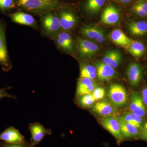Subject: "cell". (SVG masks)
<instances>
[{"mask_svg":"<svg viewBox=\"0 0 147 147\" xmlns=\"http://www.w3.org/2000/svg\"><path fill=\"white\" fill-rule=\"evenodd\" d=\"M40 15L42 34L50 39H54L62 31L57 13L56 10L49 11Z\"/></svg>","mask_w":147,"mask_h":147,"instance_id":"1","label":"cell"},{"mask_svg":"<svg viewBox=\"0 0 147 147\" xmlns=\"http://www.w3.org/2000/svg\"><path fill=\"white\" fill-rule=\"evenodd\" d=\"M16 5L24 10L40 14L59 9L60 3L59 2H47L43 0H16Z\"/></svg>","mask_w":147,"mask_h":147,"instance_id":"2","label":"cell"},{"mask_svg":"<svg viewBox=\"0 0 147 147\" xmlns=\"http://www.w3.org/2000/svg\"><path fill=\"white\" fill-rule=\"evenodd\" d=\"M5 23L0 19V65L3 71H8L12 68L7 45Z\"/></svg>","mask_w":147,"mask_h":147,"instance_id":"3","label":"cell"},{"mask_svg":"<svg viewBox=\"0 0 147 147\" xmlns=\"http://www.w3.org/2000/svg\"><path fill=\"white\" fill-rule=\"evenodd\" d=\"M108 96L111 104L115 107L125 105L127 100V94L125 88L119 84H112L109 87Z\"/></svg>","mask_w":147,"mask_h":147,"instance_id":"4","label":"cell"},{"mask_svg":"<svg viewBox=\"0 0 147 147\" xmlns=\"http://www.w3.org/2000/svg\"><path fill=\"white\" fill-rule=\"evenodd\" d=\"M28 127L31 135L30 144L33 147L39 144L47 135H51L53 133L50 129L45 128L38 122L29 124Z\"/></svg>","mask_w":147,"mask_h":147,"instance_id":"5","label":"cell"},{"mask_svg":"<svg viewBox=\"0 0 147 147\" xmlns=\"http://www.w3.org/2000/svg\"><path fill=\"white\" fill-rule=\"evenodd\" d=\"M76 49L79 56L82 58L94 56L100 49L96 43L82 38H78L76 39Z\"/></svg>","mask_w":147,"mask_h":147,"instance_id":"6","label":"cell"},{"mask_svg":"<svg viewBox=\"0 0 147 147\" xmlns=\"http://www.w3.org/2000/svg\"><path fill=\"white\" fill-rule=\"evenodd\" d=\"M58 49L67 53H73L75 48V42L71 34L61 31L53 39Z\"/></svg>","mask_w":147,"mask_h":147,"instance_id":"7","label":"cell"},{"mask_svg":"<svg viewBox=\"0 0 147 147\" xmlns=\"http://www.w3.org/2000/svg\"><path fill=\"white\" fill-rule=\"evenodd\" d=\"M0 141L9 144H28L24 135L14 127L10 126L0 133Z\"/></svg>","mask_w":147,"mask_h":147,"instance_id":"8","label":"cell"},{"mask_svg":"<svg viewBox=\"0 0 147 147\" xmlns=\"http://www.w3.org/2000/svg\"><path fill=\"white\" fill-rule=\"evenodd\" d=\"M101 125L117 140L119 141L123 140L124 137L121 131L118 118L111 116L105 117L101 121Z\"/></svg>","mask_w":147,"mask_h":147,"instance_id":"9","label":"cell"},{"mask_svg":"<svg viewBox=\"0 0 147 147\" xmlns=\"http://www.w3.org/2000/svg\"><path fill=\"white\" fill-rule=\"evenodd\" d=\"M57 13L61 30L68 31L73 29L78 21V18L73 12L65 9H62Z\"/></svg>","mask_w":147,"mask_h":147,"instance_id":"10","label":"cell"},{"mask_svg":"<svg viewBox=\"0 0 147 147\" xmlns=\"http://www.w3.org/2000/svg\"><path fill=\"white\" fill-rule=\"evenodd\" d=\"M79 33L84 36L100 43L104 42L106 38L104 30L95 26H84L80 29Z\"/></svg>","mask_w":147,"mask_h":147,"instance_id":"11","label":"cell"},{"mask_svg":"<svg viewBox=\"0 0 147 147\" xmlns=\"http://www.w3.org/2000/svg\"><path fill=\"white\" fill-rule=\"evenodd\" d=\"M9 16L11 21L14 23L31 27L36 29L38 28L36 20L29 13L18 11L9 14Z\"/></svg>","mask_w":147,"mask_h":147,"instance_id":"12","label":"cell"},{"mask_svg":"<svg viewBox=\"0 0 147 147\" xmlns=\"http://www.w3.org/2000/svg\"><path fill=\"white\" fill-rule=\"evenodd\" d=\"M129 109L131 113L139 117H144L146 114V108L142 97L137 92L131 95L130 98Z\"/></svg>","mask_w":147,"mask_h":147,"instance_id":"13","label":"cell"},{"mask_svg":"<svg viewBox=\"0 0 147 147\" xmlns=\"http://www.w3.org/2000/svg\"><path fill=\"white\" fill-rule=\"evenodd\" d=\"M120 18L119 11L117 7L110 5L105 9L101 15V21L107 25H113L118 22Z\"/></svg>","mask_w":147,"mask_h":147,"instance_id":"14","label":"cell"},{"mask_svg":"<svg viewBox=\"0 0 147 147\" xmlns=\"http://www.w3.org/2000/svg\"><path fill=\"white\" fill-rule=\"evenodd\" d=\"M96 86L97 85L92 79L80 77L77 83L76 96H77L83 95L91 94Z\"/></svg>","mask_w":147,"mask_h":147,"instance_id":"15","label":"cell"},{"mask_svg":"<svg viewBox=\"0 0 147 147\" xmlns=\"http://www.w3.org/2000/svg\"><path fill=\"white\" fill-rule=\"evenodd\" d=\"M96 69L98 78L101 81H109L115 75V68L102 62H97Z\"/></svg>","mask_w":147,"mask_h":147,"instance_id":"16","label":"cell"},{"mask_svg":"<svg viewBox=\"0 0 147 147\" xmlns=\"http://www.w3.org/2000/svg\"><path fill=\"white\" fill-rule=\"evenodd\" d=\"M129 82L131 86H136L139 84L142 77V69L141 66L137 63H130L126 71Z\"/></svg>","mask_w":147,"mask_h":147,"instance_id":"17","label":"cell"},{"mask_svg":"<svg viewBox=\"0 0 147 147\" xmlns=\"http://www.w3.org/2000/svg\"><path fill=\"white\" fill-rule=\"evenodd\" d=\"M110 38L116 45L125 48L128 47L133 40L119 29L113 30L110 33Z\"/></svg>","mask_w":147,"mask_h":147,"instance_id":"18","label":"cell"},{"mask_svg":"<svg viewBox=\"0 0 147 147\" xmlns=\"http://www.w3.org/2000/svg\"><path fill=\"white\" fill-rule=\"evenodd\" d=\"M122 61V55L117 50H110L104 54L102 62L111 66L114 68H117Z\"/></svg>","mask_w":147,"mask_h":147,"instance_id":"19","label":"cell"},{"mask_svg":"<svg viewBox=\"0 0 147 147\" xmlns=\"http://www.w3.org/2000/svg\"><path fill=\"white\" fill-rule=\"evenodd\" d=\"M93 110L95 113L103 117L111 116L115 112L114 105L106 101L98 102L94 106Z\"/></svg>","mask_w":147,"mask_h":147,"instance_id":"20","label":"cell"},{"mask_svg":"<svg viewBox=\"0 0 147 147\" xmlns=\"http://www.w3.org/2000/svg\"><path fill=\"white\" fill-rule=\"evenodd\" d=\"M120 124L121 131L123 137L127 138H133L139 134V128L125 121L121 118H118Z\"/></svg>","mask_w":147,"mask_h":147,"instance_id":"21","label":"cell"},{"mask_svg":"<svg viewBox=\"0 0 147 147\" xmlns=\"http://www.w3.org/2000/svg\"><path fill=\"white\" fill-rule=\"evenodd\" d=\"M130 33L135 36H142L147 33V22L145 21H134L128 24Z\"/></svg>","mask_w":147,"mask_h":147,"instance_id":"22","label":"cell"},{"mask_svg":"<svg viewBox=\"0 0 147 147\" xmlns=\"http://www.w3.org/2000/svg\"><path fill=\"white\" fill-rule=\"evenodd\" d=\"M105 3V0H86L84 8L88 13L96 14L100 11Z\"/></svg>","mask_w":147,"mask_h":147,"instance_id":"23","label":"cell"},{"mask_svg":"<svg viewBox=\"0 0 147 147\" xmlns=\"http://www.w3.org/2000/svg\"><path fill=\"white\" fill-rule=\"evenodd\" d=\"M129 53L135 57H140L145 53L144 45L142 42L133 40L126 48Z\"/></svg>","mask_w":147,"mask_h":147,"instance_id":"24","label":"cell"},{"mask_svg":"<svg viewBox=\"0 0 147 147\" xmlns=\"http://www.w3.org/2000/svg\"><path fill=\"white\" fill-rule=\"evenodd\" d=\"M96 68L90 65L82 64L80 67V77L89 78L92 80L96 76Z\"/></svg>","mask_w":147,"mask_h":147,"instance_id":"25","label":"cell"},{"mask_svg":"<svg viewBox=\"0 0 147 147\" xmlns=\"http://www.w3.org/2000/svg\"><path fill=\"white\" fill-rule=\"evenodd\" d=\"M123 119L140 128L142 123V117L136 115L132 113H125L121 117Z\"/></svg>","mask_w":147,"mask_h":147,"instance_id":"26","label":"cell"},{"mask_svg":"<svg viewBox=\"0 0 147 147\" xmlns=\"http://www.w3.org/2000/svg\"><path fill=\"white\" fill-rule=\"evenodd\" d=\"M77 103L82 108L90 107L96 101L92 94L77 96Z\"/></svg>","mask_w":147,"mask_h":147,"instance_id":"27","label":"cell"},{"mask_svg":"<svg viewBox=\"0 0 147 147\" xmlns=\"http://www.w3.org/2000/svg\"><path fill=\"white\" fill-rule=\"evenodd\" d=\"M16 5V0H0V10L6 11L12 9Z\"/></svg>","mask_w":147,"mask_h":147,"instance_id":"28","label":"cell"},{"mask_svg":"<svg viewBox=\"0 0 147 147\" xmlns=\"http://www.w3.org/2000/svg\"><path fill=\"white\" fill-rule=\"evenodd\" d=\"M96 101L102 99L105 95V90L101 87L95 88L92 93Z\"/></svg>","mask_w":147,"mask_h":147,"instance_id":"29","label":"cell"},{"mask_svg":"<svg viewBox=\"0 0 147 147\" xmlns=\"http://www.w3.org/2000/svg\"><path fill=\"white\" fill-rule=\"evenodd\" d=\"M0 147H33L30 144V142L28 144H9L0 141Z\"/></svg>","mask_w":147,"mask_h":147,"instance_id":"30","label":"cell"},{"mask_svg":"<svg viewBox=\"0 0 147 147\" xmlns=\"http://www.w3.org/2000/svg\"><path fill=\"white\" fill-rule=\"evenodd\" d=\"M12 87H5V88H3L0 89V100L4 98H14V99H16V97L15 96L13 95V94H9L7 91V90L11 88Z\"/></svg>","mask_w":147,"mask_h":147,"instance_id":"31","label":"cell"},{"mask_svg":"<svg viewBox=\"0 0 147 147\" xmlns=\"http://www.w3.org/2000/svg\"><path fill=\"white\" fill-rule=\"evenodd\" d=\"M132 10L134 13L142 17H145L147 16V13L145 12L141 7L137 5L136 4L134 5L132 7Z\"/></svg>","mask_w":147,"mask_h":147,"instance_id":"32","label":"cell"},{"mask_svg":"<svg viewBox=\"0 0 147 147\" xmlns=\"http://www.w3.org/2000/svg\"><path fill=\"white\" fill-rule=\"evenodd\" d=\"M136 4L147 13V3L144 1H139Z\"/></svg>","mask_w":147,"mask_h":147,"instance_id":"33","label":"cell"},{"mask_svg":"<svg viewBox=\"0 0 147 147\" xmlns=\"http://www.w3.org/2000/svg\"><path fill=\"white\" fill-rule=\"evenodd\" d=\"M142 139L147 142V130L146 129H144L142 130Z\"/></svg>","mask_w":147,"mask_h":147,"instance_id":"34","label":"cell"},{"mask_svg":"<svg viewBox=\"0 0 147 147\" xmlns=\"http://www.w3.org/2000/svg\"><path fill=\"white\" fill-rule=\"evenodd\" d=\"M142 97H147V88L143 90L142 92Z\"/></svg>","mask_w":147,"mask_h":147,"instance_id":"35","label":"cell"},{"mask_svg":"<svg viewBox=\"0 0 147 147\" xmlns=\"http://www.w3.org/2000/svg\"><path fill=\"white\" fill-rule=\"evenodd\" d=\"M119 2L123 3H127L131 2L132 0H117Z\"/></svg>","mask_w":147,"mask_h":147,"instance_id":"36","label":"cell"},{"mask_svg":"<svg viewBox=\"0 0 147 147\" xmlns=\"http://www.w3.org/2000/svg\"><path fill=\"white\" fill-rule=\"evenodd\" d=\"M142 99L144 104L147 105V97H142Z\"/></svg>","mask_w":147,"mask_h":147,"instance_id":"37","label":"cell"},{"mask_svg":"<svg viewBox=\"0 0 147 147\" xmlns=\"http://www.w3.org/2000/svg\"><path fill=\"white\" fill-rule=\"evenodd\" d=\"M47 2H59L58 0H43Z\"/></svg>","mask_w":147,"mask_h":147,"instance_id":"38","label":"cell"},{"mask_svg":"<svg viewBox=\"0 0 147 147\" xmlns=\"http://www.w3.org/2000/svg\"><path fill=\"white\" fill-rule=\"evenodd\" d=\"M144 128L145 129H146L147 130V122L145 123L144 125Z\"/></svg>","mask_w":147,"mask_h":147,"instance_id":"39","label":"cell"}]
</instances>
